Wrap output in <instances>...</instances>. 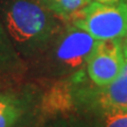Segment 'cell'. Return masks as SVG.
<instances>
[{"label": "cell", "mask_w": 127, "mask_h": 127, "mask_svg": "<svg viewBox=\"0 0 127 127\" xmlns=\"http://www.w3.org/2000/svg\"><path fill=\"white\" fill-rule=\"evenodd\" d=\"M2 23L19 54H42L67 22L38 0H11L2 10Z\"/></svg>", "instance_id": "1"}, {"label": "cell", "mask_w": 127, "mask_h": 127, "mask_svg": "<svg viewBox=\"0 0 127 127\" xmlns=\"http://www.w3.org/2000/svg\"><path fill=\"white\" fill-rule=\"evenodd\" d=\"M98 40L72 23H66L41 55L47 72L56 77H69L86 70Z\"/></svg>", "instance_id": "2"}, {"label": "cell", "mask_w": 127, "mask_h": 127, "mask_svg": "<svg viewBox=\"0 0 127 127\" xmlns=\"http://www.w3.org/2000/svg\"><path fill=\"white\" fill-rule=\"evenodd\" d=\"M70 23L86 31L97 40L123 39L127 34V2L92 1Z\"/></svg>", "instance_id": "3"}, {"label": "cell", "mask_w": 127, "mask_h": 127, "mask_svg": "<svg viewBox=\"0 0 127 127\" xmlns=\"http://www.w3.org/2000/svg\"><path fill=\"white\" fill-rule=\"evenodd\" d=\"M123 53V67L118 76L110 84L98 87L90 79L87 81V77L78 83L76 87V110L86 106L127 109V46L124 43Z\"/></svg>", "instance_id": "4"}, {"label": "cell", "mask_w": 127, "mask_h": 127, "mask_svg": "<svg viewBox=\"0 0 127 127\" xmlns=\"http://www.w3.org/2000/svg\"><path fill=\"white\" fill-rule=\"evenodd\" d=\"M123 64V39L98 40L87 63V75L95 86L104 87L118 76Z\"/></svg>", "instance_id": "5"}, {"label": "cell", "mask_w": 127, "mask_h": 127, "mask_svg": "<svg viewBox=\"0 0 127 127\" xmlns=\"http://www.w3.org/2000/svg\"><path fill=\"white\" fill-rule=\"evenodd\" d=\"M72 127H127V109L86 106L71 119Z\"/></svg>", "instance_id": "6"}, {"label": "cell", "mask_w": 127, "mask_h": 127, "mask_svg": "<svg viewBox=\"0 0 127 127\" xmlns=\"http://www.w3.org/2000/svg\"><path fill=\"white\" fill-rule=\"evenodd\" d=\"M76 109L75 79L66 77L51 87L41 98V110L48 116L74 112Z\"/></svg>", "instance_id": "7"}, {"label": "cell", "mask_w": 127, "mask_h": 127, "mask_svg": "<svg viewBox=\"0 0 127 127\" xmlns=\"http://www.w3.org/2000/svg\"><path fill=\"white\" fill-rule=\"evenodd\" d=\"M25 71L22 59L0 21V85L15 82Z\"/></svg>", "instance_id": "8"}, {"label": "cell", "mask_w": 127, "mask_h": 127, "mask_svg": "<svg viewBox=\"0 0 127 127\" xmlns=\"http://www.w3.org/2000/svg\"><path fill=\"white\" fill-rule=\"evenodd\" d=\"M49 11L61 18L63 21L70 23L72 19L92 0H38Z\"/></svg>", "instance_id": "9"}, {"label": "cell", "mask_w": 127, "mask_h": 127, "mask_svg": "<svg viewBox=\"0 0 127 127\" xmlns=\"http://www.w3.org/2000/svg\"><path fill=\"white\" fill-rule=\"evenodd\" d=\"M29 95L17 104L7 107L0 111V127H15L25 116L28 105H29Z\"/></svg>", "instance_id": "10"}, {"label": "cell", "mask_w": 127, "mask_h": 127, "mask_svg": "<svg viewBox=\"0 0 127 127\" xmlns=\"http://www.w3.org/2000/svg\"><path fill=\"white\" fill-rule=\"evenodd\" d=\"M28 96L27 94H17L14 92H0V111L7 107L17 104Z\"/></svg>", "instance_id": "11"}, {"label": "cell", "mask_w": 127, "mask_h": 127, "mask_svg": "<svg viewBox=\"0 0 127 127\" xmlns=\"http://www.w3.org/2000/svg\"><path fill=\"white\" fill-rule=\"evenodd\" d=\"M42 127H68V123H67L64 119L56 118L54 120L50 121L49 123H47L46 125H43Z\"/></svg>", "instance_id": "12"}, {"label": "cell", "mask_w": 127, "mask_h": 127, "mask_svg": "<svg viewBox=\"0 0 127 127\" xmlns=\"http://www.w3.org/2000/svg\"><path fill=\"white\" fill-rule=\"evenodd\" d=\"M97 2H102V3H117L121 0H95Z\"/></svg>", "instance_id": "13"}, {"label": "cell", "mask_w": 127, "mask_h": 127, "mask_svg": "<svg viewBox=\"0 0 127 127\" xmlns=\"http://www.w3.org/2000/svg\"><path fill=\"white\" fill-rule=\"evenodd\" d=\"M123 43H124L125 46H127V34H126V36L123 38Z\"/></svg>", "instance_id": "14"}]
</instances>
